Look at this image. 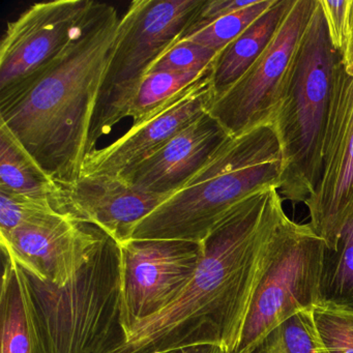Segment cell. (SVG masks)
Here are the masks:
<instances>
[{
    "label": "cell",
    "instance_id": "1",
    "mask_svg": "<svg viewBox=\"0 0 353 353\" xmlns=\"http://www.w3.org/2000/svg\"><path fill=\"white\" fill-rule=\"evenodd\" d=\"M276 188L235 205L202 241V257L183 294L134 328L109 353H162L216 345L234 353L270 239L284 214Z\"/></svg>",
    "mask_w": 353,
    "mask_h": 353
},
{
    "label": "cell",
    "instance_id": "2",
    "mask_svg": "<svg viewBox=\"0 0 353 353\" xmlns=\"http://www.w3.org/2000/svg\"><path fill=\"white\" fill-rule=\"evenodd\" d=\"M121 20L114 7L94 1L52 61L0 94V123L61 185L81 176Z\"/></svg>",
    "mask_w": 353,
    "mask_h": 353
},
{
    "label": "cell",
    "instance_id": "3",
    "mask_svg": "<svg viewBox=\"0 0 353 353\" xmlns=\"http://www.w3.org/2000/svg\"><path fill=\"white\" fill-rule=\"evenodd\" d=\"M283 154L272 121L230 137L208 164L142 220L134 239L202 243L235 205L263 190L280 189Z\"/></svg>",
    "mask_w": 353,
    "mask_h": 353
},
{
    "label": "cell",
    "instance_id": "4",
    "mask_svg": "<svg viewBox=\"0 0 353 353\" xmlns=\"http://www.w3.org/2000/svg\"><path fill=\"white\" fill-rule=\"evenodd\" d=\"M20 272L32 353H109L127 341L121 247L108 235L63 286Z\"/></svg>",
    "mask_w": 353,
    "mask_h": 353
},
{
    "label": "cell",
    "instance_id": "5",
    "mask_svg": "<svg viewBox=\"0 0 353 353\" xmlns=\"http://www.w3.org/2000/svg\"><path fill=\"white\" fill-rule=\"evenodd\" d=\"M339 61L317 0L272 115L282 148L279 193L283 200L305 203L317 187L322 139Z\"/></svg>",
    "mask_w": 353,
    "mask_h": 353
},
{
    "label": "cell",
    "instance_id": "6",
    "mask_svg": "<svg viewBox=\"0 0 353 353\" xmlns=\"http://www.w3.org/2000/svg\"><path fill=\"white\" fill-rule=\"evenodd\" d=\"M203 0H135L121 17L90 132L97 142L128 117L144 78L163 53L181 40ZM88 152V154H90Z\"/></svg>",
    "mask_w": 353,
    "mask_h": 353
},
{
    "label": "cell",
    "instance_id": "7",
    "mask_svg": "<svg viewBox=\"0 0 353 353\" xmlns=\"http://www.w3.org/2000/svg\"><path fill=\"white\" fill-rule=\"evenodd\" d=\"M323 239L310 224L281 216L254 287L234 353H247L260 339L295 314L319 305Z\"/></svg>",
    "mask_w": 353,
    "mask_h": 353
},
{
    "label": "cell",
    "instance_id": "8",
    "mask_svg": "<svg viewBox=\"0 0 353 353\" xmlns=\"http://www.w3.org/2000/svg\"><path fill=\"white\" fill-rule=\"evenodd\" d=\"M121 247V323L127 340L136 326L179 299L202 257V243L130 239Z\"/></svg>",
    "mask_w": 353,
    "mask_h": 353
},
{
    "label": "cell",
    "instance_id": "9",
    "mask_svg": "<svg viewBox=\"0 0 353 353\" xmlns=\"http://www.w3.org/2000/svg\"><path fill=\"white\" fill-rule=\"evenodd\" d=\"M317 0H293L265 50L208 112L231 137L272 121L283 83Z\"/></svg>",
    "mask_w": 353,
    "mask_h": 353
},
{
    "label": "cell",
    "instance_id": "10",
    "mask_svg": "<svg viewBox=\"0 0 353 353\" xmlns=\"http://www.w3.org/2000/svg\"><path fill=\"white\" fill-rule=\"evenodd\" d=\"M353 204V65L339 61L321 148V172L305 202L310 226L332 250Z\"/></svg>",
    "mask_w": 353,
    "mask_h": 353
},
{
    "label": "cell",
    "instance_id": "11",
    "mask_svg": "<svg viewBox=\"0 0 353 353\" xmlns=\"http://www.w3.org/2000/svg\"><path fill=\"white\" fill-rule=\"evenodd\" d=\"M107 234L100 228L55 212L0 235L3 254L40 280L63 286L92 257Z\"/></svg>",
    "mask_w": 353,
    "mask_h": 353
},
{
    "label": "cell",
    "instance_id": "12",
    "mask_svg": "<svg viewBox=\"0 0 353 353\" xmlns=\"http://www.w3.org/2000/svg\"><path fill=\"white\" fill-rule=\"evenodd\" d=\"M94 0H54L28 8L8 23L0 44V94L52 61L73 38Z\"/></svg>",
    "mask_w": 353,
    "mask_h": 353
},
{
    "label": "cell",
    "instance_id": "13",
    "mask_svg": "<svg viewBox=\"0 0 353 353\" xmlns=\"http://www.w3.org/2000/svg\"><path fill=\"white\" fill-rule=\"evenodd\" d=\"M63 189V214L100 228L119 245L170 196L138 191L119 175H82Z\"/></svg>",
    "mask_w": 353,
    "mask_h": 353
},
{
    "label": "cell",
    "instance_id": "14",
    "mask_svg": "<svg viewBox=\"0 0 353 353\" xmlns=\"http://www.w3.org/2000/svg\"><path fill=\"white\" fill-rule=\"evenodd\" d=\"M230 137L205 112L160 150L125 169L119 176L138 191L172 196L208 164Z\"/></svg>",
    "mask_w": 353,
    "mask_h": 353
},
{
    "label": "cell",
    "instance_id": "15",
    "mask_svg": "<svg viewBox=\"0 0 353 353\" xmlns=\"http://www.w3.org/2000/svg\"><path fill=\"white\" fill-rule=\"evenodd\" d=\"M210 75L145 123L131 129L110 145L86 156L82 175H119L160 150L204 113L212 103Z\"/></svg>",
    "mask_w": 353,
    "mask_h": 353
},
{
    "label": "cell",
    "instance_id": "16",
    "mask_svg": "<svg viewBox=\"0 0 353 353\" xmlns=\"http://www.w3.org/2000/svg\"><path fill=\"white\" fill-rule=\"evenodd\" d=\"M292 3L293 0H276L263 15L219 53L210 75L212 99L226 92L255 63L274 38Z\"/></svg>",
    "mask_w": 353,
    "mask_h": 353
},
{
    "label": "cell",
    "instance_id": "17",
    "mask_svg": "<svg viewBox=\"0 0 353 353\" xmlns=\"http://www.w3.org/2000/svg\"><path fill=\"white\" fill-rule=\"evenodd\" d=\"M0 192L47 200L63 214V189L0 123Z\"/></svg>",
    "mask_w": 353,
    "mask_h": 353
},
{
    "label": "cell",
    "instance_id": "18",
    "mask_svg": "<svg viewBox=\"0 0 353 353\" xmlns=\"http://www.w3.org/2000/svg\"><path fill=\"white\" fill-rule=\"evenodd\" d=\"M318 305L353 313V204L334 249L324 248Z\"/></svg>",
    "mask_w": 353,
    "mask_h": 353
},
{
    "label": "cell",
    "instance_id": "19",
    "mask_svg": "<svg viewBox=\"0 0 353 353\" xmlns=\"http://www.w3.org/2000/svg\"><path fill=\"white\" fill-rule=\"evenodd\" d=\"M3 263L0 293L1 350L0 353H32V334L19 265L10 256Z\"/></svg>",
    "mask_w": 353,
    "mask_h": 353
},
{
    "label": "cell",
    "instance_id": "20",
    "mask_svg": "<svg viewBox=\"0 0 353 353\" xmlns=\"http://www.w3.org/2000/svg\"><path fill=\"white\" fill-rule=\"evenodd\" d=\"M212 67L200 71L154 72L150 73L140 85L128 117L137 127L158 114L161 110L181 98L198 82L208 77Z\"/></svg>",
    "mask_w": 353,
    "mask_h": 353
},
{
    "label": "cell",
    "instance_id": "21",
    "mask_svg": "<svg viewBox=\"0 0 353 353\" xmlns=\"http://www.w3.org/2000/svg\"><path fill=\"white\" fill-rule=\"evenodd\" d=\"M247 353H326L313 311L301 312L279 324Z\"/></svg>",
    "mask_w": 353,
    "mask_h": 353
},
{
    "label": "cell",
    "instance_id": "22",
    "mask_svg": "<svg viewBox=\"0 0 353 353\" xmlns=\"http://www.w3.org/2000/svg\"><path fill=\"white\" fill-rule=\"evenodd\" d=\"M276 0H255L253 5L233 12L212 22L200 32L183 40L191 41L220 53L239 38L260 16L263 15Z\"/></svg>",
    "mask_w": 353,
    "mask_h": 353
},
{
    "label": "cell",
    "instance_id": "23",
    "mask_svg": "<svg viewBox=\"0 0 353 353\" xmlns=\"http://www.w3.org/2000/svg\"><path fill=\"white\" fill-rule=\"evenodd\" d=\"M313 316L326 353H353V313L318 305Z\"/></svg>",
    "mask_w": 353,
    "mask_h": 353
},
{
    "label": "cell",
    "instance_id": "24",
    "mask_svg": "<svg viewBox=\"0 0 353 353\" xmlns=\"http://www.w3.org/2000/svg\"><path fill=\"white\" fill-rule=\"evenodd\" d=\"M59 212L50 201L0 192V235Z\"/></svg>",
    "mask_w": 353,
    "mask_h": 353
},
{
    "label": "cell",
    "instance_id": "25",
    "mask_svg": "<svg viewBox=\"0 0 353 353\" xmlns=\"http://www.w3.org/2000/svg\"><path fill=\"white\" fill-rule=\"evenodd\" d=\"M218 54L216 51L195 44L191 41L179 40L161 55L150 73L205 70L212 67Z\"/></svg>",
    "mask_w": 353,
    "mask_h": 353
},
{
    "label": "cell",
    "instance_id": "26",
    "mask_svg": "<svg viewBox=\"0 0 353 353\" xmlns=\"http://www.w3.org/2000/svg\"><path fill=\"white\" fill-rule=\"evenodd\" d=\"M332 47L340 59L346 54L352 30L353 0H318Z\"/></svg>",
    "mask_w": 353,
    "mask_h": 353
},
{
    "label": "cell",
    "instance_id": "27",
    "mask_svg": "<svg viewBox=\"0 0 353 353\" xmlns=\"http://www.w3.org/2000/svg\"><path fill=\"white\" fill-rule=\"evenodd\" d=\"M254 3L255 0H203L201 6L192 16L181 40L193 36L212 22L233 12L249 7Z\"/></svg>",
    "mask_w": 353,
    "mask_h": 353
},
{
    "label": "cell",
    "instance_id": "28",
    "mask_svg": "<svg viewBox=\"0 0 353 353\" xmlns=\"http://www.w3.org/2000/svg\"><path fill=\"white\" fill-rule=\"evenodd\" d=\"M162 353H229L223 347L216 345H195V346L183 347Z\"/></svg>",
    "mask_w": 353,
    "mask_h": 353
},
{
    "label": "cell",
    "instance_id": "29",
    "mask_svg": "<svg viewBox=\"0 0 353 353\" xmlns=\"http://www.w3.org/2000/svg\"><path fill=\"white\" fill-rule=\"evenodd\" d=\"M342 63L346 65H353V9H352V30H351L350 43H349L348 49H347L346 54L341 59Z\"/></svg>",
    "mask_w": 353,
    "mask_h": 353
}]
</instances>
